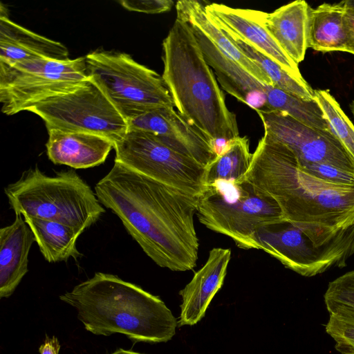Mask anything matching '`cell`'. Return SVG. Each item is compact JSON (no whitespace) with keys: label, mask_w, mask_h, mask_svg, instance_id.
<instances>
[{"label":"cell","mask_w":354,"mask_h":354,"mask_svg":"<svg viewBox=\"0 0 354 354\" xmlns=\"http://www.w3.org/2000/svg\"><path fill=\"white\" fill-rule=\"evenodd\" d=\"M100 203L158 266L173 271L196 265L198 238L194 218L198 198L160 183L115 162L95 186Z\"/></svg>","instance_id":"obj_1"},{"label":"cell","mask_w":354,"mask_h":354,"mask_svg":"<svg viewBox=\"0 0 354 354\" xmlns=\"http://www.w3.org/2000/svg\"><path fill=\"white\" fill-rule=\"evenodd\" d=\"M243 180L273 198L286 222L317 245L354 226V185L326 182L305 172L293 152L266 131Z\"/></svg>","instance_id":"obj_2"},{"label":"cell","mask_w":354,"mask_h":354,"mask_svg":"<svg viewBox=\"0 0 354 354\" xmlns=\"http://www.w3.org/2000/svg\"><path fill=\"white\" fill-rule=\"evenodd\" d=\"M75 308L84 328L97 335H125L134 342H166L177 322L158 297L118 276L97 272L59 296Z\"/></svg>","instance_id":"obj_3"},{"label":"cell","mask_w":354,"mask_h":354,"mask_svg":"<svg viewBox=\"0 0 354 354\" xmlns=\"http://www.w3.org/2000/svg\"><path fill=\"white\" fill-rule=\"evenodd\" d=\"M162 78L177 111L216 147L239 136L214 73L190 26L176 19L162 41ZM218 151V149H217Z\"/></svg>","instance_id":"obj_4"},{"label":"cell","mask_w":354,"mask_h":354,"mask_svg":"<svg viewBox=\"0 0 354 354\" xmlns=\"http://www.w3.org/2000/svg\"><path fill=\"white\" fill-rule=\"evenodd\" d=\"M4 192L15 214L58 222L81 233L105 212L95 192L72 169L50 176L35 166Z\"/></svg>","instance_id":"obj_5"},{"label":"cell","mask_w":354,"mask_h":354,"mask_svg":"<svg viewBox=\"0 0 354 354\" xmlns=\"http://www.w3.org/2000/svg\"><path fill=\"white\" fill-rule=\"evenodd\" d=\"M196 215L207 228L225 235L242 249H258L263 227L286 221L276 201L246 180H218L198 198Z\"/></svg>","instance_id":"obj_6"},{"label":"cell","mask_w":354,"mask_h":354,"mask_svg":"<svg viewBox=\"0 0 354 354\" xmlns=\"http://www.w3.org/2000/svg\"><path fill=\"white\" fill-rule=\"evenodd\" d=\"M85 59L90 80L126 120L151 109L174 107L162 77L129 54L97 49Z\"/></svg>","instance_id":"obj_7"},{"label":"cell","mask_w":354,"mask_h":354,"mask_svg":"<svg viewBox=\"0 0 354 354\" xmlns=\"http://www.w3.org/2000/svg\"><path fill=\"white\" fill-rule=\"evenodd\" d=\"M86 59H35L13 64L0 62L1 112L12 115L85 84Z\"/></svg>","instance_id":"obj_8"},{"label":"cell","mask_w":354,"mask_h":354,"mask_svg":"<svg viewBox=\"0 0 354 354\" xmlns=\"http://www.w3.org/2000/svg\"><path fill=\"white\" fill-rule=\"evenodd\" d=\"M114 149L115 162L174 189L199 197L206 187V167L151 133L128 129Z\"/></svg>","instance_id":"obj_9"},{"label":"cell","mask_w":354,"mask_h":354,"mask_svg":"<svg viewBox=\"0 0 354 354\" xmlns=\"http://www.w3.org/2000/svg\"><path fill=\"white\" fill-rule=\"evenodd\" d=\"M46 128L86 132L113 142L128 131L126 120L102 91L91 80L83 86L29 107Z\"/></svg>","instance_id":"obj_10"},{"label":"cell","mask_w":354,"mask_h":354,"mask_svg":"<svg viewBox=\"0 0 354 354\" xmlns=\"http://www.w3.org/2000/svg\"><path fill=\"white\" fill-rule=\"evenodd\" d=\"M257 240L259 250L304 277L322 274L333 266L344 267L354 255V226L322 245H317L301 230L287 222L261 227Z\"/></svg>","instance_id":"obj_11"},{"label":"cell","mask_w":354,"mask_h":354,"mask_svg":"<svg viewBox=\"0 0 354 354\" xmlns=\"http://www.w3.org/2000/svg\"><path fill=\"white\" fill-rule=\"evenodd\" d=\"M264 131L286 145L300 165L326 163L354 174V165L329 130L310 127L279 111H257Z\"/></svg>","instance_id":"obj_12"},{"label":"cell","mask_w":354,"mask_h":354,"mask_svg":"<svg viewBox=\"0 0 354 354\" xmlns=\"http://www.w3.org/2000/svg\"><path fill=\"white\" fill-rule=\"evenodd\" d=\"M128 129L151 133L178 152L207 167L218 155L216 145L174 107L145 111L127 120Z\"/></svg>","instance_id":"obj_13"},{"label":"cell","mask_w":354,"mask_h":354,"mask_svg":"<svg viewBox=\"0 0 354 354\" xmlns=\"http://www.w3.org/2000/svg\"><path fill=\"white\" fill-rule=\"evenodd\" d=\"M205 8L207 14L215 21L277 62L292 77L307 84L298 64L283 51L268 30L266 25L268 12L234 8L216 3L207 4Z\"/></svg>","instance_id":"obj_14"},{"label":"cell","mask_w":354,"mask_h":354,"mask_svg":"<svg viewBox=\"0 0 354 354\" xmlns=\"http://www.w3.org/2000/svg\"><path fill=\"white\" fill-rule=\"evenodd\" d=\"M190 26V25H189ZM208 65L224 91L257 111H266L272 85L261 82L190 26Z\"/></svg>","instance_id":"obj_15"},{"label":"cell","mask_w":354,"mask_h":354,"mask_svg":"<svg viewBox=\"0 0 354 354\" xmlns=\"http://www.w3.org/2000/svg\"><path fill=\"white\" fill-rule=\"evenodd\" d=\"M231 258L230 249H212L203 266L179 294L183 299L178 324L194 325L204 316L212 299L222 287Z\"/></svg>","instance_id":"obj_16"},{"label":"cell","mask_w":354,"mask_h":354,"mask_svg":"<svg viewBox=\"0 0 354 354\" xmlns=\"http://www.w3.org/2000/svg\"><path fill=\"white\" fill-rule=\"evenodd\" d=\"M46 144L48 159L55 165L73 169L98 166L106 160L114 149V142L97 134L48 128Z\"/></svg>","instance_id":"obj_17"},{"label":"cell","mask_w":354,"mask_h":354,"mask_svg":"<svg viewBox=\"0 0 354 354\" xmlns=\"http://www.w3.org/2000/svg\"><path fill=\"white\" fill-rule=\"evenodd\" d=\"M35 59H68L62 43L35 33L12 21L1 3L0 15V62L13 64Z\"/></svg>","instance_id":"obj_18"},{"label":"cell","mask_w":354,"mask_h":354,"mask_svg":"<svg viewBox=\"0 0 354 354\" xmlns=\"http://www.w3.org/2000/svg\"><path fill=\"white\" fill-rule=\"evenodd\" d=\"M35 239L21 214L0 229V297L12 295L28 272V255Z\"/></svg>","instance_id":"obj_19"},{"label":"cell","mask_w":354,"mask_h":354,"mask_svg":"<svg viewBox=\"0 0 354 354\" xmlns=\"http://www.w3.org/2000/svg\"><path fill=\"white\" fill-rule=\"evenodd\" d=\"M304 0H297L268 13L266 25L283 51L297 64L308 48L310 10Z\"/></svg>","instance_id":"obj_20"},{"label":"cell","mask_w":354,"mask_h":354,"mask_svg":"<svg viewBox=\"0 0 354 354\" xmlns=\"http://www.w3.org/2000/svg\"><path fill=\"white\" fill-rule=\"evenodd\" d=\"M176 18L199 30L227 56L262 83L272 85L270 79L252 60L246 57L223 32L209 16L205 6L196 0L176 3Z\"/></svg>","instance_id":"obj_21"},{"label":"cell","mask_w":354,"mask_h":354,"mask_svg":"<svg viewBox=\"0 0 354 354\" xmlns=\"http://www.w3.org/2000/svg\"><path fill=\"white\" fill-rule=\"evenodd\" d=\"M345 6L324 3L310 8L308 48L322 53L346 52Z\"/></svg>","instance_id":"obj_22"},{"label":"cell","mask_w":354,"mask_h":354,"mask_svg":"<svg viewBox=\"0 0 354 354\" xmlns=\"http://www.w3.org/2000/svg\"><path fill=\"white\" fill-rule=\"evenodd\" d=\"M32 231L35 242L44 259L49 263L77 260L82 254L77 241L82 234L76 229L55 221L24 216Z\"/></svg>","instance_id":"obj_23"},{"label":"cell","mask_w":354,"mask_h":354,"mask_svg":"<svg viewBox=\"0 0 354 354\" xmlns=\"http://www.w3.org/2000/svg\"><path fill=\"white\" fill-rule=\"evenodd\" d=\"M214 21L219 26L225 35L246 57L254 62L261 68L270 79L272 86L304 100H315L314 90L308 83H301L292 77L272 59L238 37L223 25L214 20Z\"/></svg>","instance_id":"obj_24"},{"label":"cell","mask_w":354,"mask_h":354,"mask_svg":"<svg viewBox=\"0 0 354 354\" xmlns=\"http://www.w3.org/2000/svg\"><path fill=\"white\" fill-rule=\"evenodd\" d=\"M252 153L246 136L227 142L216 158L206 168V186L218 180L240 183L248 171Z\"/></svg>","instance_id":"obj_25"},{"label":"cell","mask_w":354,"mask_h":354,"mask_svg":"<svg viewBox=\"0 0 354 354\" xmlns=\"http://www.w3.org/2000/svg\"><path fill=\"white\" fill-rule=\"evenodd\" d=\"M314 94L329 131L341 143L354 165V125L328 91L316 89Z\"/></svg>","instance_id":"obj_26"},{"label":"cell","mask_w":354,"mask_h":354,"mask_svg":"<svg viewBox=\"0 0 354 354\" xmlns=\"http://www.w3.org/2000/svg\"><path fill=\"white\" fill-rule=\"evenodd\" d=\"M324 302L330 315L354 321V270L328 283Z\"/></svg>","instance_id":"obj_27"},{"label":"cell","mask_w":354,"mask_h":354,"mask_svg":"<svg viewBox=\"0 0 354 354\" xmlns=\"http://www.w3.org/2000/svg\"><path fill=\"white\" fill-rule=\"evenodd\" d=\"M326 332L335 342L341 354H354V321L330 315Z\"/></svg>","instance_id":"obj_28"},{"label":"cell","mask_w":354,"mask_h":354,"mask_svg":"<svg viewBox=\"0 0 354 354\" xmlns=\"http://www.w3.org/2000/svg\"><path fill=\"white\" fill-rule=\"evenodd\" d=\"M306 173L326 182L354 185V174L326 163H306L300 165Z\"/></svg>","instance_id":"obj_29"},{"label":"cell","mask_w":354,"mask_h":354,"mask_svg":"<svg viewBox=\"0 0 354 354\" xmlns=\"http://www.w3.org/2000/svg\"><path fill=\"white\" fill-rule=\"evenodd\" d=\"M118 2L128 10L148 14L169 11L174 4L171 0H120Z\"/></svg>","instance_id":"obj_30"},{"label":"cell","mask_w":354,"mask_h":354,"mask_svg":"<svg viewBox=\"0 0 354 354\" xmlns=\"http://www.w3.org/2000/svg\"><path fill=\"white\" fill-rule=\"evenodd\" d=\"M344 21L347 30L346 52L354 55V9L346 6L344 2Z\"/></svg>","instance_id":"obj_31"},{"label":"cell","mask_w":354,"mask_h":354,"mask_svg":"<svg viewBox=\"0 0 354 354\" xmlns=\"http://www.w3.org/2000/svg\"><path fill=\"white\" fill-rule=\"evenodd\" d=\"M60 344L55 336L49 337L46 335L44 343L39 346L40 354H59Z\"/></svg>","instance_id":"obj_32"},{"label":"cell","mask_w":354,"mask_h":354,"mask_svg":"<svg viewBox=\"0 0 354 354\" xmlns=\"http://www.w3.org/2000/svg\"><path fill=\"white\" fill-rule=\"evenodd\" d=\"M110 354H145V353H138V352H135V351H133L131 350H125L123 348H118Z\"/></svg>","instance_id":"obj_33"},{"label":"cell","mask_w":354,"mask_h":354,"mask_svg":"<svg viewBox=\"0 0 354 354\" xmlns=\"http://www.w3.org/2000/svg\"><path fill=\"white\" fill-rule=\"evenodd\" d=\"M344 2L346 4V6L354 9V0H347V1H344Z\"/></svg>","instance_id":"obj_34"},{"label":"cell","mask_w":354,"mask_h":354,"mask_svg":"<svg viewBox=\"0 0 354 354\" xmlns=\"http://www.w3.org/2000/svg\"><path fill=\"white\" fill-rule=\"evenodd\" d=\"M351 110L352 111V113L354 116V100L352 102L351 104Z\"/></svg>","instance_id":"obj_35"}]
</instances>
